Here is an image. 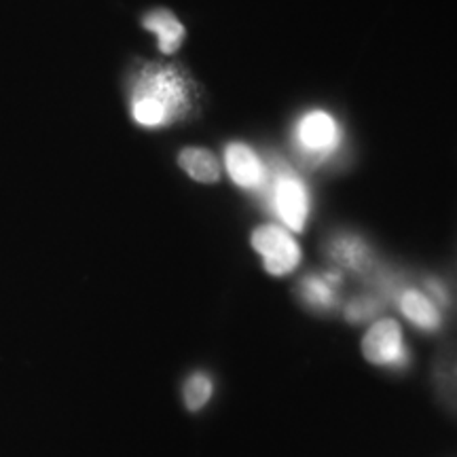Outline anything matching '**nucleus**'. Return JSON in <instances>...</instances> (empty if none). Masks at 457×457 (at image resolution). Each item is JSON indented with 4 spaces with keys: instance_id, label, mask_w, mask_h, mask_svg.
Returning a JSON list of instances; mask_svg holds the SVG:
<instances>
[{
    "instance_id": "1a4fd4ad",
    "label": "nucleus",
    "mask_w": 457,
    "mask_h": 457,
    "mask_svg": "<svg viewBox=\"0 0 457 457\" xmlns=\"http://www.w3.org/2000/svg\"><path fill=\"white\" fill-rule=\"evenodd\" d=\"M400 312L407 316L415 327L424 330H436L441 327V313H438L436 305L430 296L421 295L420 290L407 288L400 293Z\"/></svg>"
},
{
    "instance_id": "39448f33",
    "label": "nucleus",
    "mask_w": 457,
    "mask_h": 457,
    "mask_svg": "<svg viewBox=\"0 0 457 457\" xmlns=\"http://www.w3.org/2000/svg\"><path fill=\"white\" fill-rule=\"evenodd\" d=\"M225 170L228 179L244 191L265 193L270 182V165L245 142H231L225 148Z\"/></svg>"
},
{
    "instance_id": "f257e3e1",
    "label": "nucleus",
    "mask_w": 457,
    "mask_h": 457,
    "mask_svg": "<svg viewBox=\"0 0 457 457\" xmlns=\"http://www.w3.org/2000/svg\"><path fill=\"white\" fill-rule=\"evenodd\" d=\"M195 83L176 64L148 62L136 68L129 81L131 119L145 129H162L197 111Z\"/></svg>"
},
{
    "instance_id": "7ed1b4c3",
    "label": "nucleus",
    "mask_w": 457,
    "mask_h": 457,
    "mask_svg": "<svg viewBox=\"0 0 457 457\" xmlns=\"http://www.w3.org/2000/svg\"><path fill=\"white\" fill-rule=\"evenodd\" d=\"M345 134L339 119L324 108H312L295 121L293 145L310 163H327L341 153Z\"/></svg>"
},
{
    "instance_id": "9b49d317",
    "label": "nucleus",
    "mask_w": 457,
    "mask_h": 457,
    "mask_svg": "<svg viewBox=\"0 0 457 457\" xmlns=\"http://www.w3.org/2000/svg\"><path fill=\"white\" fill-rule=\"evenodd\" d=\"M341 278L337 273H324V276H310L303 279L301 296L310 307L316 310H330L337 303V286Z\"/></svg>"
},
{
    "instance_id": "f03ea898",
    "label": "nucleus",
    "mask_w": 457,
    "mask_h": 457,
    "mask_svg": "<svg viewBox=\"0 0 457 457\" xmlns=\"http://www.w3.org/2000/svg\"><path fill=\"white\" fill-rule=\"evenodd\" d=\"M265 195L270 210L278 216L284 228L295 233L305 228L312 214V193L296 171L284 163L270 168Z\"/></svg>"
},
{
    "instance_id": "20e7f679",
    "label": "nucleus",
    "mask_w": 457,
    "mask_h": 457,
    "mask_svg": "<svg viewBox=\"0 0 457 457\" xmlns=\"http://www.w3.org/2000/svg\"><path fill=\"white\" fill-rule=\"evenodd\" d=\"M253 248L271 276H288L301 262V248L282 225H261L253 233Z\"/></svg>"
},
{
    "instance_id": "0eeeda50",
    "label": "nucleus",
    "mask_w": 457,
    "mask_h": 457,
    "mask_svg": "<svg viewBox=\"0 0 457 457\" xmlns=\"http://www.w3.org/2000/svg\"><path fill=\"white\" fill-rule=\"evenodd\" d=\"M142 26H145L148 32L155 34L159 51L165 55L176 54L187 37L185 26H182L179 17L168 9H155L151 11V13H146L145 20H142Z\"/></svg>"
},
{
    "instance_id": "6e6552de",
    "label": "nucleus",
    "mask_w": 457,
    "mask_h": 457,
    "mask_svg": "<svg viewBox=\"0 0 457 457\" xmlns=\"http://www.w3.org/2000/svg\"><path fill=\"white\" fill-rule=\"evenodd\" d=\"M179 165L191 180L202 185H214L220 180V162L212 151L202 146H187L179 155Z\"/></svg>"
},
{
    "instance_id": "f8f14e48",
    "label": "nucleus",
    "mask_w": 457,
    "mask_h": 457,
    "mask_svg": "<svg viewBox=\"0 0 457 457\" xmlns=\"http://www.w3.org/2000/svg\"><path fill=\"white\" fill-rule=\"evenodd\" d=\"M210 396H212V381H210L208 375L195 373L191 379L187 381L185 386V403L191 411L202 409L205 403H208Z\"/></svg>"
},
{
    "instance_id": "4468645a",
    "label": "nucleus",
    "mask_w": 457,
    "mask_h": 457,
    "mask_svg": "<svg viewBox=\"0 0 457 457\" xmlns=\"http://www.w3.org/2000/svg\"><path fill=\"white\" fill-rule=\"evenodd\" d=\"M428 288H430V293H432L434 296H436L438 301H445V290H443L441 286H438L436 282H430V284H428Z\"/></svg>"
},
{
    "instance_id": "ddd939ff",
    "label": "nucleus",
    "mask_w": 457,
    "mask_h": 457,
    "mask_svg": "<svg viewBox=\"0 0 457 457\" xmlns=\"http://www.w3.org/2000/svg\"><path fill=\"white\" fill-rule=\"evenodd\" d=\"M377 310H379V305H377L375 299H358L347 307V318L352 322H364V320L373 318Z\"/></svg>"
},
{
    "instance_id": "423d86ee",
    "label": "nucleus",
    "mask_w": 457,
    "mask_h": 457,
    "mask_svg": "<svg viewBox=\"0 0 457 457\" xmlns=\"http://www.w3.org/2000/svg\"><path fill=\"white\" fill-rule=\"evenodd\" d=\"M362 352L367 360L381 367H404L409 362L403 330L394 320H379L369 328L362 341Z\"/></svg>"
},
{
    "instance_id": "9d476101",
    "label": "nucleus",
    "mask_w": 457,
    "mask_h": 457,
    "mask_svg": "<svg viewBox=\"0 0 457 457\" xmlns=\"http://www.w3.org/2000/svg\"><path fill=\"white\" fill-rule=\"evenodd\" d=\"M330 256L339 262L341 267H347L352 271H364L370 265V250L358 236H343L335 237L328 245Z\"/></svg>"
}]
</instances>
